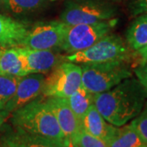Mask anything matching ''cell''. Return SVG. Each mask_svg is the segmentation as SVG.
Wrapping results in <instances>:
<instances>
[{"label": "cell", "mask_w": 147, "mask_h": 147, "mask_svg": "<svg viewBox=\"0 0 147 147\" xmlns=\"http://www.w3.org/2000/svg\"><path fill=\"white\" fill-rule=\"evenodd\" d=\"M3 3V0H0V6H1V4Z\"/></svg>", "instance_id": "cell-28"}, {"label": "cell", "mask_w": 147, "mask_h": 147, "mask_svg": "<svg viewBox=\"0 0 147 147\" xmlns=\"http://www.w3.org/2000/svg\"><path fill=\"white\" fill-rule=\"evenodd\" d=\"M68 25L61 21L40 23L30 29L21 47L28 49L53 50L60 47Z\"/></svg>", "instance_id": "cell-8"}, {"label": "cell", "mask_w": 147, "mask_h": 147, "mask_svg": "<svg viewBox=\"0 0 147 147\" xmlns=\"http://www.w3.org/2000/svg\"><path fill=\"white\" fill-rule=\"evenodd\" d=\"M72 147H79V146H71Z\"/></svg>", "instance_id": "cell-31"}, {"label": "cell", "mask_w": 147, "mask_h": 147, "mask_svg": "<svg viewBox=\"0 0 147 147\" xmlns=\"http://www.w3.org/2000/svg\"><path fill=\"white\" fill-rule=\"evenodd\" d=\"M71 110L78 117L79 120L82 119L91 105L94 104L93 94L86 90L82 86L76 90L73 94L66 98Z\"/></svg>", "instance_id": "cell-18"}, {"label": "cell", "mask_w": 147, "mask_h": 147, "mask_svg": "<svg viewBox=\"0 0 147 147\" xmlns=\"http://www.w3.org/2000/svg\"><path fill=\"white\" fill-rule=\"evenodd\" d=\"M136 54L138 56L139 60H140V64L146 63L147 62V44L146 46L141 48L136 52Z\"/></svg>", "instance_id": "cell-25"}, {"label": "cell", "mask_w": 147, "mask_h": 147, "mask_svg": "<svg viewBox=\"0 0 147 147\" xmlns=\"http://www.w3.org/2000/svg\"><path fill=\"white\" fill-rule=\"evenodd\" d=\"M82 126L84 130L91 135L100 138L106 143L112 139L118 129L117 127L110 124L105 120L94 104L91 105L84 116Z\"/></svg>", "instance_id": "cell-13"}, {"label": "cell", "mask_w": 147, "mask_h": 147, "mask_svg": "<svg viewBox=\"0 0 147 147\" xmlns=\"http://www.w3.org/2000/svg\"><path fill=\"white\" fill-rule=\"evenodd\" d=\"M140 147H147V145L146 144V145H143V146H140Z\"/></svg>", "instance_id": "cell-29"}, {"label": "cell", "mask_w": 147, "mask_h": 147, "mask_svg": "<svg viewBox=\"0 0 147 147\" xmlns=\"http://www.w3.org/2000/svg\"><path fill=\"white\" fill-rule=\"evenodd\" d=\"M44 99L53 112L65 137L71 144L72 140L83 127L82 122L71 110L66 98L44 97Z\"/></svg>", "instance_id": "cell-10"}, {"label": "cell", "mask_w": 147, "mask_h": 147, "mask_svg": "<svg viewBox=\"0 0 147 147\" xmlns=\"http://www.w3.org/2000/svg\"><path fill=\"white\" fill-rule=\"evenodd\" d=\"M13 147H71L69 142H62L49 137L31 134L13 128L1 137Z\"/></svg>", "instance_id": "cell-12"}, {"label": "cell", "mask_w": 147, "mask_h": 147, "mask_svg": "<svg viewBox=\"0 0 147 147\" xmlns=\"http://www.w3.org/2000/svg\"><path fill=\"white\" fill-rule=\"evenodd\" d=\"M9 115L10 114L7 113L4 109H1L0 108V128H1V127L3 126V123L7 119V117L9 116Z\"/></svg>", "instance_id": "cell-26"}, {"label": "cell", "mask_w": 147, "mask_h": 147, "mask_svg": "<svg viewBox=\"0 0 147 147\" xmlns=\"http://www.w3.org/2000/svg\"><path fill=\"white\" fill-rule=\"evenodd\" d=\"M130 123L139 134L142 141L147 145V100L142 112L133 119Z\"/></svg>", "instance_id": "cell-22"}, {"label": "cell", "mask_w": 147, "mask_h": 147, "mask_svg": "<svg viewBox=\"0 0 147 147\" xmlns=\"http://www.w3.org/2000/svg\"><path fill=\"white\" fill-rule=\"evenodd\" d=\"M131 49L127 42L117 34H107L92 46L69 54L65 59L75 64L102 63L109 61H129Z\"/></svg>", "instance_id": "cell-4"}, {"label": "cell", "mask_w": 147, "mask_h": 147, "mask_svg": "<svg viewBox=\"0 0 147 147\" xmlns=\"http://www.w3.org/2000/svg\"><path fill=\"white\" fill-rule=\"evenodd\" d=\"M82 87L92 94H98L114 88L132 76L127 61L81 64Z\"/></svg>", "instance_id": "cell-3"}, {"label": "cell", "mask_w": 147, "mask_h": 147, "mask_svg": "<svg viewBox=\"0 0 147 147\" xmlns=\"http://www.w3.org/2000/svg\"><path fill=\"white\" fill-rule=\"evenodd\" d=\"M94 105L102 117L115 127L135 119L147 100V92L137 78L123 80L110 90L93 95Z\"/></svg>", "instance_id": "cell-1"}, {"label": "cell", "mask_w": 147, "mask_h": 147, "mask_svg": "<svg viewBox=\"0 0 147 147\" xmlns=\"http://www.w3.org/2000/svg\"><path fill=\"white\" fill-rule=\"evenodd\" d=\"M133 71L136 78L139 80V82L142 84L147 92V62L139 64V65H137Z\"/></svg>", "instance_id": "cell-24"}, {"label": "cell", "mask_w": 147, "mask_h": 147, "mask_svg": "<svg viewBox=\"0 0 147 147\" xmlns=\"http://www.w3.org/2000/svg\"><path fill=\"white\" fill-rule=\"evenodd\" d=\"M126 42L135 53L147 44V13L141 14L131 22L126 32Z\"/></svg>", "instance_id": "cell-15"}, {"label": "cell", "mask_w": 147, "mask_h": 147, "mask_svg": "<svg viewBox=\"0 0 147 147\" xmlns=\"http://www.w3.org/2000/svg\"><path fill=\"white\" fill-rule=\"evenodd\" d=\"M108 147H140L146 145L131 123L118 127L112 139L107 143Z\"/></svg>", "instance_id": "cell-17"}, {"label": "cell", "mask_w": 147, "mask_h": 147, "mask_svg": "<svg viewBox=\"0 0 147 147\" xmlns=\"http://www.w3.org/2000/svg\"><path fill=\"white\" fill-rule=\"evenodd\" d=\"M45 75L42 73L28 74L22 76L14 95L7 102L4 110L11 114L42 94Z\"/></svg>", "instance_id": "cell-9"}, {"label": "cell", "mask_w": 147, "mask_h": 147, "mask_svg": "<svg viewBox=\"0 0 147 147\" xmlns=\"http://www.w3.org/2000/svg\"><path fill=\"white\" fill-rule=\"evenodd\" d=\"M29 30V26L21 21L0 15V46L21 47Z\"/></svg>", "instance_id": "cell-14"}, {"label": "cell", "mask_w": 147, "mask_h": 147, "mask_svg": "<svg viewBox=\"0 0 147 147\" xmlns=\"http://www.w3.org/2000/svg\"><path fill=\"white\" fill-rule=\"evenodd\" d=\"M11 114L10 121L13 128L62 142H69L43 96L37 97Z\"/></svg>", "instance_id": "cell-2"}, {"label": "cell", "mask_w": 147, "mask_h": 147, "mask_svg": "<svg viewBox=\"0 0 147 147\" xmlns=\"http://www.w3.org/2000/svg\"><path fill=\"white\" fill-rule=\"evenodd\" d=\"M71 146H77L79 147H108L106 142L91 135L83 127L72 140Z\"/></svg>", "instance_id": "cell-21"}, {"label": "cell", "mask_w": 147, "mask_h": 147, "mask_svg": "<svg viewBox=\"0 0 147 147\" xmlns=\"http://www.w3.org/2000/svg\"><path fill=\"white\" fill-rule=\"evenodd\" d=\"M112 1H116V2H119V1H122V0H112Z\"/></svg>", "instance_id": "cell-30"}, {"label": "cell", "mask_w": 147, "mask_h": 147, "mask_svg": "<svg viewBox=\"0 0 147 147\" xmlns=\"http://www.w3.org/2000/svg\"><path fill=\"white\" fill-rule=\"evenodd\" d=\"M1 146L2 147H13L11 144H9L6 140L3 139V138H1Z\"/></svg>", "instance_id": "cell-27"}, {"label": "cell", "mask_w": 147, "mask_h": 147, "mask_svg": "<svg viewBox=\"0 0 147 147\" xmlns=\"http://www.w3.org/2000/svg\"><path fill=\"white\" fill-rule=\"evenodd\" d=\"M117 19L92 23L68 26L63 41L59 48L68 54L77 53L92 46L101 38L109 34L115 28Z\"/></svg>", "instance_id": "cell-6"}, {"label": "cell", "mask_w": 147, "mask_h": 147, "mask_svg": "<svg viewBox=\"0 0 147 147\" xmlns=\"http://www.w3.org/2000/svg\"><path fill=\"white\" fill-rule=\"evenodd\" d=\"M130 12L132 16L147 13V0H133L130 4Z\"/></svg>", "instance_id": "cell-23"}, {"label": "cell", "mask_w": 147, "mask_h": 147, "mask_svg": "<svg viewBox=\"0 0 147 147\" xmlns=\"http://www.w3.org/2000/svg\"><path fill=\"white\" fill-rule=\"evenodd\" d=\"M82 86V69L78 64H58L45 77L42 95L44 97L67 98Z\"/></svg>", "instance_id": "cell-7"}, {"label": "cell", "mask_w": 147, "mask_h": 147, "mask_svg": "<svg viewBox=\"0 0 147 147\" xmlns=\"http://www.w3.org/2000/svg\"><path fill=\"white\" fill-rule=\"evenodd\" d=\"M116 8L105 0H67L61 21L68 26L92 24L114 19Z\"/></svg>", "instance_id": "cell-5"}, {"label": "cell", "mask_w": 147, "mask_h": 147, "mask_svg": "<svg viewBox=\"0 0 147 147\" xmlns=\"http://www.w3.org/2000/svg\"><path fill=\"white\" fill-rule=\"evenodd\" d=\"M48 0H3L7 8L16 14L29 13L41 8Z\"/></svg>", "instance_id": "cell-20"}, {"label": "cell", "mask_w": 147, "mask_h": 147, "mask_svg": "<svg viewBox=\"0 0 147 147\" xmlns=\"http://www.w3.org/2000/svg\"><path fill=\"white\" fill-rule=\"evenodd\" d=\"M0 73L19 77L26 75L23 69L18 47H3L0 50Z\"/></svg>", "instance_id": "cell-16"}, {"label": "cell", "mask_w": 147, "mask_h": 147, "mask_svg": "<svg viewBox=\"0 0 147 147\" xmlns=\"http://www.w3.org/2000/svg\"><path fill=\"white\" fill-rule=\"evenodd\" d=\"M23 69L26 74L46 73L60 64L61 58L53 50L28 49L18 47Z\"/></svg>", "instance_id": "cell-11"}, {"label": "cell", "mask_w": 147, "mask_h": 147, "mask_svg": "<svg viewBox=\"0 0 147 147\" xmlns=\"http://www.w3.org/2000/svg\"><path fill=\"white\" fill-rule=\"evenodd\" d=\"M21 77L0 73V108L3 109L16 92Z\"/></svg>", "instance_id": "cell-19"}]
</instances>
